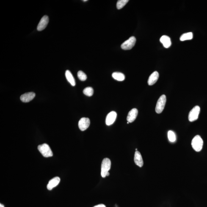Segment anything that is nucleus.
Masks as SVG:
<instances>
[{"mask_svg":"<svg viewBox=\"0 0 207 207\" xmlns=\"http://www.w3.org/2000/svg\"><path fill=\"white\" fill-rule=\"evenodd\" d=\"M111 167V161L108 158H105L102 162L101 167V175L103 178L109 176Z\"/></svg>","mask_w":207,"mask_h":207,"instance_id":"f257e3e1","label":"nucleus"},{"mask_svg":"<svg viewBox=\"0 0 207 207\" xmlns=\"http://www.w3.org/2000/svg\"><path fill=\"white\" fill-rule=\"evenodd\" d=\"M203 145V141L201 136L197 135L193 139L191 142V145L193 148L196 152L201 151Z\"/></svg>","mask_w":207,"mask_h":207,"instance_id":"f03ea898","label":"nucleus"},{"mask_svg":"<svg viewBox=\"0 0 207 207\" xmlns=\"http://www.w3.org/2000/svg\"><path fill=\"white\" fill-rule=\"evenodd\" d=\"M38 149L40 153L45 157H49L53 156V153L49 146L46 144L39 145Z\"/></svg>","mask_w":207,"mask_h":207,"instance_id":"7ed1b4c3","label":"nucleus"},{"mask_svg":"<svg viewBox=\"0 0 207 207\" xmlns=\"http://www.w3.org/2000/svg\"><path fill=\"white\" fill-rule=\"evenodd\" d=\"M166 96L165 95H162L160 97L157 102L155 111L157 114H160L162 112L166 104Z\"/></svg>","mask_w":207,"mask_h":207,"instance_id":"20e7f679","label":"nucleus"},{"mask_svg":"<svg viewBox=\"0 0 207 207\" xmlns=\"http://www.w3.org/2000/svg\"><path fill=\"white\" fill-rule=\"evenodd\" d=\"M136 41V39L135 37L132 36L124 42L121 45V47L124 50H131L134 46Z\"/></svg>","mask_w":207,"mask_h":207,"instance_id":"39448f33","label":"nucleus"},{"mask_svg":"<svg viewBox=\"0 0 207 207\" xmlns=\"http://www.w3.org/2000/svg\"><path fill=\"white\" fill-rule=\"evenodd\" d=\"M200 111V108L198 106H195L190 111L189 115V120L190 122H193L198 118Z\"/></svg>","mask_w":207,"mask_h":207,"instance_id":"423d86ee","label":"nucleus"},{"mask_svg":"<svg viewBox=\"0 0 207 207\" xmlns=\"http://www.w3.org/2000/svg\"><path fill=\"white\" fill-rule=\"evenodd\" d=\"M90 124L89 119L86 117L81 118L78 122V126L81 131H84L89 128Z\"/></svg>","mask_w":207,"mask_h":207,"instance_id":"0eeeda50","label":"nucleus"},{"mask_svg":"<svg viewBox=\"0 0 207 207\" xmlns=\"http://www.w3.org/2000/svg\"><path fill=\"white\" fill-rule=\"evenodd\" d=\"M48 22H49V18L48 16L47 15H45L42 17L38 25L37 30L41 31L44 30L47 26Z\"/></svg>","mask_w":207,"mask_h":207,"instance_id":"6e6552de","label":"nucleus"},{"mask_svg":"<svg viewBox=\"0 0 207 207\" xmlns=\"http://www.w3.org/2000/svg\"><path fill=\"white\" fill-rule=\"evenodd\" d=\"M117 114L115 111H111L107 116L106 119V124L108 126L112 125L115 121Z\"/></svg>","mask_w":207,"mask_h":207,"instance_id":"1a4fd4ad","label":"nucleus"},{"mask_svg":"<svg viewBox=\"0 0 207 207\" xmlns=\"http://www.w3.org/2000/svg\"><path fill=\"white\" fill-rule=\"evenodd\" d=\"M35 96V94L34 92H29L26 93L21 95L20 99L24 103H28L32 101Z\"/></svg>","mask_w":207,"mask_h":207,"instance_id":"9d476101","label":"nucleus"},{"mask_svg":"<svg viewBox=\"0 0 207 207\" xmlns=\"http://www.w3.org/2000/svg\"><path fill=\"white\" fill-rule=\"evenodd\" d=\"M138 113V110L136 108H134L129 111L127 116V120L129 123H132L137 118Z\"/></svg>","mask_w":207,"mask_h":207,"instance_id":"9b49d317","label":"nucleus"},{"mask_svg":"<svg viewBox=\"0 0 207 207\" xmlns=\"http://www.w3.org/2000/svg\"><path fill=\"white\" fill-rule=\"evenodd\" d=\"M60 181V179L59 177H54V178L50 180L47 185V189L49 190H51L53 188L57 186L59 184Z\"/></svg>","mask_w":207,"mask_h":207,"instance_id":"f8f14e48","label":"nucleus"},{"mask_svg":"<svg viewBox=\"0 0 207 207\" xmlns=\"http://www.w3.org/2000/svg\"><path fill=\"white\" fill-rule=\"evenodd\" d=\"M134 160L136 165L139 167H142L143 166L144 161L142 155L138 151H136L135 153Z\"/></svg>","mask_w":207,"mask_h":207,"instance_id":"ddd939ff","label":"nucleus"},{"mask_svg":"<svg viewBox=\"0 0 207 207\" xmlns=\"http://www.w3.org/2000/svg\"><path fill=\"white\" fill-rule=\"evenodd\" d=\"M159 75L157 71H154L150 75L148 78V83L149 85L152 86L157 81Z\"/></svg>","mask_w":207,"mask_h":207,"instance_id":"4468645a","label":"nucleus"},{"mask_svg":"<svg viewBox=\"0 0 207 207\" xmlns=\"http://www.w3.org/2000/svg\"><path fill=\"white\" fill-rule=\"evenodd\" d=\"M160 42L164 48H168L171 46L172 42L170 37L167 35H163L160 39Z\"/></svg>","mask_w":207,"mask_h":207,"instance_id":"2eb2a0df","label":"nucleus"},{"mask_svg":"<svg viewBox=\"0 0 207 207\" xmlns=\"http://www.w3.org/2000/svg\"><path fill=\"white\" fill-rule=\"evenodd\" d=\"M65 76L67 80L72 86L76 85V82L74 78L70 71L67 70L65 72Z\"/></svg>","mask_w":207,"mask_h":207,"instance_id":"dca6fc26","label":"nucleus"},{"mask_svg":"<svg viewBox=\"0 0 207 207\" xmlns=\"http://www.w3.org/2000/svg\"><path fill=\"white\" fill-rule=\"evenodd\" d=\"M112 77L114 79L118 81H123L125 79L124 75L120 72H114L112 73Z\"/></svg>","mask_w":207,"mask_h":207,"instance_id":"f3484780","label":"nucleus"},{"mask_svg":"<svg viewBox=\"0 0 207 207\" xmlns=\"http://www.w3.org/2000/svg\"><path fill=\"white\" fill-rule=\"evenodd\" d=\"M193 38V34L192 32H189L182 34L180 38L181 41H184L187 40H190Z\"/></svg>","mask_w":207,"mask_h":207,"instance_id":"a211bd4d","label":"nucleus"},{"mask_svg":"<svg viewBox=\"0 0 207 207\" xmlns=\"http://www.w3.org/2000/svg\"><path fill=\"white\" fill-rule=\"evenodd\" d=\"M84 94L87 96H91L94 93V90L91 87H88L85 88L83 91Z\"/></svg>","mask_w":207,"mask_h":207,"instance_id":"6ab92c4d","label":"nucleus"},{"mask_svg":"<svg viewBox=\"0 0 207 207\" xmlns=\"http://www.w3.org/2000/svg\"><path fill=\"white\" fill-rule=\"evenodd\" d=\"M128 0H119L117 3L116 7L118 9H120L122 8L128 2Z\"/></svg>","mask_w":207,"mask_h":207,"instance_id":"aec40b11","label":"nucleus"},{"mask_svg":"<svg viewBox=\"0 0 207 207\" xmlns=\"http://www.w3.org/2000/svg\"><path fill=\"white\" fill-rule=\"evenodd\" d=\"M168 139L170 142H172L175 141L176 137L175 134L173 132L171 131H169L168 133Z\"/></svg>","mask_w":207,"mask_h":207,"instance_id":"412c9836","label":"nucleus"},{"mask_svg":"<svg viewBox=\"0 0 207 207\" xmlns=\"http://www.w3.org/2000/svg\"><path fill=\"white\" fill-rule=\"evenodd\" d=\"M78 78L81 81H85L87 79V76L83 72L79 71L78 73Z\"/></svg>","mask_w":207,"mask_h":207,"instance_id":"4be33fe9","label":"nucleus"},{"mask_svg":"<svg viewBox=\"0 0 207 207\" xmlns=\"http://www.w3.org/2000/svg\"><path fill=\"white\" fill-rule=\"evenodd\" d=\"M93 207H106V206L104 205L99 204V205H96V206H94Z\"/></svg>","mask_w":207,"mask_h":207,"instance_id":"5701e85b","label":"nucleus"},{"mask_svg":"<svg viewBox=\"0 0 207 207\" xmlns=\"http://www.w3.org/2000/svg\"><path fill=\"white\" fill-rule=\"evenodd\" d=\"M0 207H4V205L1 204H0Z\"/></svg>","mask_w":207,"mask_h":207,"instance_id":"b1692460","label":"nucleus"},{"mask_svg":"<svg viewBox=\"0 0 207 207\" xmlns=\"http://www.w3.org/2000/svg\"><path fill=\"white\" fill-rule=\"evenodd\" d=\"M83 1L84 2H86V1H87V0H84V1Z\"/></svg>","mask_w":207,"mask_h":207,"instance_id":"393cba45","label":"nucleus"},{"mask_svg":"<svg viewBox=\"0 0 207 207\" xmlns=\"http://www.w3.org/2000/svg\"><path fill=\"white\" fill-rule=\"evenodd\" d=\"M136 151H137V148H136Z\"/></svg>","mask_w":207,"mask_h":207,"instance_id":"a878e982","label":"nucleus"},{"mask_svg":"<svg viewBox=\"0 0 207 207\" xmlns=\"http://www.w3.org/2000/svg\"><path fill=\"white\" fill-rule=\"evenodd\" d=\"M129 122H127V124H129Z\"/></svg>","mask_w":207,"mask_h":207,"instance_id":"bb28decb","label":"nucleus"}]
</instances>
